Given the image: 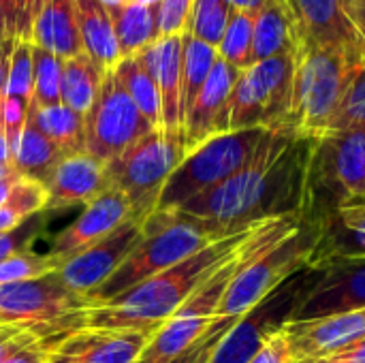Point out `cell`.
I'll return each mask as SVG.
<instances>
[{
    "label": "cell",
    "instance_id": "9",
    "mask_svg": "<svg viewBox=\"0 0 365 363\" xmlns=\"http://www.w3.org/2000/svg\"><path fill=\"white\" fill-rule=\"evenodd\" d=\"M265 133L267 128L261 126L229 131L190 148L167 180L156 210L178 208L231 178L252 158Z\"/></svg>",
    "mask_w": 365,
    "mask_h": 363
},
{
    "label": "cell",
    "instance_id": "26",
    "mask_svg": "<svg viewBox=\"0 0 365 363\" xmlns=\"http://www.w3.org/2000/svg\"><path fill=\"white\" fill-rule=\"evenodd\" d=\"M28 124L41 131L60 152L62 156L83 154L86 139H83V116L75 113L66 105L53 107H34L30 105Z\"/></svg>",
    "mask_w": 365,
    "mask_h": 363
},
{
    "label": "cell",
    "instance_id": "20",
    "mask_svg": "<svg viewBox=\"0 0 365 363\" xmlns=\"http://www.w3.org/2000/svg\"><path fill=\"white\" fill-rule=\"evenodd\" d=\"M47 188V205L45 214L60 212L73 205H88L107 193L109 178L105 163L92 158L90 154H73L64 156L49 180L45 182Z\"/></svg>",
    "mask_w": 365,
    "mask_h": 363
},
{
    "label": "cell",
    "instance_id": "49",
    "mask_svg": "<svg viewBox=\"0 0 365 363\" xmlns=\"http://www.w3.org/2000/svg\"><path fill=\"white\" fill-rule=\"evenodd\" d=\"M346 9L359 32L365 36V0H346Z\"/></svg>",
    "mask_w": 365,
    "mask_h": 363
},
{
    "label": "cell",
    "instance_id": "14",
    "mask_svg": "<svg viewBox=\"0 0 365 363\" xmlns=\"http://www.w3.org/2000/svg\"><path fill=\"white\" fill-rule=\"evenodd\" d=\"M141 237V223L130 218L105 240L66 259L60 265L58 276L73 293L88 297L94 289H98L107 278L115 274L126 257L137 248Z\"/></svg>",
    "mask_w": 365,
    "mask_h": 363
},
{
    "label": "cell",
    "instance_id": "8",
    "mask_svg": "<svg viewBox=\"0 0 365 363\" xmlns=\"http://www.w3.org/2000/svg\"><path fill=\"white\" fill-rule=\"evenodd\" d=\"M295 83V51L257 62L244 71L229 98V131H289Z\"/></svg>",
    "mask_w": 365,
    "mask_h": 363
},
{
    "label": "cell",
    "instance_id": "3",
    "mask_svg": "<svg viewBox=\"0 0 365 363\" xmlns=\"http://www.w3.org/2000/svg\"><path fill=\"white\" fill-rule=\"evenodd\" d=\"M310 257L312 252L297 242L295 218L272 214L252 235L244 261L225 291L216 321L237 323L248 317Z\"/></svg>",
    "mask_w": 365,
    "mask_h": 363
},
{
    "label": "cell",
    "instance_id": "39",
    "mask_svg": "<svg viewBox=\"0 0 365 363\" xmlns=\"http://www.w3.org/2000/svg\"><path fill=\"white\" fill-rule=\"evenodd\" d=\"M353 126H365V58L355 66L351 86H349L344 101L331 122L329 133L353 128Z\"/></svg>",
    "mask_w": 365,
    "mask_h": 363
},
{
    "label": "cell",
    "instance_id": "21",
    "mask_svg": "<svg viewBox=\"0 0 365 363\" xmlns=\"http://www.w3.org/2000/svg\"><path fill=\"white\" fill-rule=\"evenodd\" d=\"M329 180L342 195V203L365 197V126L334 131L317 141Z\"/></svg>",
    "mask_w": 365,
    "mask_h": 363
},
{
    "label": "cell",
    "instance_id": "53",
    "mask_svg": "<svg viewBox=\"0 0 365 363\" xmlns=\"http://www.w3.org/2000/svg\"><path fill=\"white\" fill-rule=\"evenodd\" d=\"M101 2H103L105 6H115V4H122L124 0H101Z\"/></svg>",
    "mask_w": 365,
    "mask_h": 363
},
{
    "label": "cell",
    "instance_id": "16",
    "mask_svg": "<svg viewBox=\"0 0 365 363\" xmlns=\"http://www.w3.org/2000/svg\"><path fill=\"white\" fill-rule=\"evenodd\" d=\"M150 334L83 327L58 338L47 349L45 363H137Z\"/></svg>",
    "mask_w": 365,
    "mask_h": 363
},
{
    "label": "cell",
    "instance_id": "34",
    "mask_svg": "<svg viewBox=\"0 0 365 363\" xmlns=\"http://www.w3.org/2000/svg\"><path fill=\"white\" fill-rule=\"evenodd\" d=\"M64 60L32 43V103L34 107L60 105V81Z\"/></svg>",
    "mask_w": 365,
    "mask_h": 363
},
{
    "label": "cell",
    "instance_id": "22",
    "mask_svg": "<svg viewBox=\"0 0 365 363\" xmlns=\"http://www.w3.org/2000/svg\"><path fill=\"white\" fill-rule=\"evenodd\" d=\"M75 15L83 53L105 73L113 71L122 56L107 6L101 0H75Z\"/></svg>",
    "mask_w": 365,
    "mask_h": 363
},
{
    "label": "cell",
    "instance_id": "29",
    "mask_svg": "<svg viewBox=\"0 0 365 363\" xmlns=\"http://www.w3.org/2000/svg\"><path fill=\"white\" fill-rule=\"evenodd\" d=\"M261 306L252 310L248 317H244L242 321H237L225 334L210 363H248L255 357V353L263 344L265 334L272 329L265 327V310Z\"/></svg>",
    "mask_w": 365,
    "mask_h": 363
},
{
    "label": "cell",
    "instance_id": "46",
    "mask_svg": "<svg viewBox=\"0 0 365 363\" xmlns=\"http://www.w3.org/2000/svg\"><path fill=\"white\" fill-rule=\"evenodd\" d=\"M47 359V344L41 340H34L15 353H11L2 363H45Z\"/></svg>",
    "mask_w": 365,
    "mask_h": 363
},
{
    "label": "cell",
    "instance_id": "52",
    "mask_svg": "<svg viewBox=\"0 0 365 363\" xmlns=\"http://www.w3.org/2000/svg\"><path fill=\"white\" fill-rule=\"evenodd\" d=\"M11 175H15V171H13V167H11V165H0V182H4V180H9Z\"/></svg>",
    "mask_w": 365,
    "mask_h": 363
},
{
    "label": "cell",
    "instance_id": "47",
    "mask_svg": "<svg viewBox=\"0 0 365 363\" xmlns=\"http://www.w3.org/2000/svg\"><path fill=\"white\" fill-rule=\"evenodd\" d=\"M323 362H331V363H365V340L331 355L329 359H323Z\"/></svg>",
    "mask_w": 365,
    "mask_h": 363
},
{
    "label": "cell",
    "instance_id": "4",
    "mask_svg": "<svg viewBox=\"0 0 365 363\" xmlns=\"http://www.w3.org/2000/svg\"><path fill=\"white\" fill-rule=\"evenodd\" d=\"M295 141L297 137L289 131H267L252 158L240 171L218 186L184 201L178 210L225 229H242L252 220L265 218L259 210Z\"/></svg>",
    "mask_w": 365,
    "mask_h": 363
},
{
    "label": "cell",
    "instance_id": "37",
    "mask_svg": "<svg viewBox=\"0 0 365 363\" xmlns=\"http://www.w3.org/2000/svg\"><path fill=\"white\" fill-rule=\"evenodd\" d=\"M49 0H0V32L9 41H32L34 24Z\"/></svg>",
    "mask_w": 365,
    "mask_h": 363
},
{
    "label": "cell",
    "instance_id": "1",
    "mask_svg": "<svg viewBox=\"0 0 365 363\" xmlns=\"http://www.w3.org/2000/svg\"><path fill=\"white\" fill-rule=\"evenodd\" d=\"M267 218V216H265ZM252 220L242 231L222 237L186 261L141 280L115 300L88 310V327L113 332H141L154 336L160 325L222 265L265 220Z\"/></svg>",
    "mask_w": 365,
    "mask_h": 363
},
{
    "label": "cell",
    "instance_id": "55",
    "mask_svg": "<svg viewBox=\"0 0 365 363\" xmlns=\"http://www.w3.org/2000/svg\"><path fill=\"white\" fill-rule=\"evenodd\" d=\"M0 41H2V32H0Z\"/></svg>",
    "mask_w": 365,
    "mask_h": 363
},
{
    "label": "cell",
    "instance_id": "33",
    "mask_svg": "<svg viewBox=\"0 0 365 363\" xmlns=\"http://www.w3.org/2000/svg\"><path fill=\"white\" fill-rule=\"evenodd\" d=\"M252 39H255V15L233 9L225 34L216 47L218 56L231 66H235L237 71H244L252 66Z\"/></svg>",
    "mask_w": 365,
    "mask_h": 363
},
{
    "label": "cell",
    "instance_id": "28",
    "mask_svg": "<svg viewBox=\"0 0 365 363\" xmlns=\"http://www.w3.org/2000/svg\"><path fill=\"white\" fill-rule=\"evenodd\" d=\"M105 71L90 60L86 53L64 60L62 81H60V101L79 116H86L96 101Z\"/></svg>",
    "mask_w": 365,
    "mask_h": 363
},
{
    "label": "cell",
    "instance_id": "35",
    "mask_svg": "<svg viewBox=\"0 0 365 363\" xmlns=\"http://www.w3.org/2000/svg\"><path fill=\"white\" fill-rule=\"evenodd\" d=\"M231 13L233 6L227 0H192L186 32L212 47H218Z\"/></svg>",
    "mask_w": 365,
    "mask_h": 363
},
{
    "label": "cell",
    "instance_id": "50",
    "mask_svg": "<svg viewBox=\"0 0 365 363\" xmlns=\"http://www.w3.org/2000/svg\"><path fill=\"white\" fill-rule=\"evenodd\" d=\"M235 11H244V13H252L257 15L261 11V6L267 2V0H227Z\"/></svg>",
    "mask_w": 365,
    "mask_h": 363
},
{
    "label": "cell",
    "instance_id": "56",
    "mask_svg": "<svg viewBox=\"0 0 365 363\" xmlns=\"http://www.w3.org/2000/svg\"><path fill=\"white\" fill-rule=\"evenodd\" d=\"M361 201H365V197H364V199H361Z\"/></svg>",
    "mask_w": 365,
    "mask_h": 363
},
{
    "label": "cell",
    "instance_id": "27",
    "mask_svg": "<svg viewBox=\"0 0 365 363\" xmlns=\"http://www.w3.org/2000/svg\"><path fill=\"white\" fill-rule=\"evenodd\" d=\"M62 152L34 126L26 122L17 143L11 150V167L21 178L36 180L45 184L58 163L62 160Z\"/></svg>",
    "mask_w": 365,
    "mask_h": 363
},
{
    "label": "cell",
    "instance_id": "5",
    "mask_svg": "<svg viewBox=\"0 0 365 363\" xmlns=\"http://www.w3.org/2000/svg\"><path fill=\"white\" fill-rule=\"evenodd\" d=\"M357 62L346 53L314 45L295 49V83L289 128L297 139L321 141L344 101Z\"/></svg>",
    "mask_w": 365,
    "mask_h": 363
},
{
    "label": "cell",
    "instance_id": "32",
    "mask_svg": "<svg viewBox=\"0 0 365 363\" xmlns=\"http://www.w3.org/2000/svg\"><path fill=\"white\" fill-rule=\"evenodd\" d=\"M47 205V188L45 184L30 180V178H19L6 201L0 205V233L11 231L26 223L28 218L43 214Z\"/></svg>",
    "mask_w": 365,
    "mask_h": 363
},
{
    "label": "cell",
    "instance_id": "42",
    "mask_svg": "<svg viewBox=\"0 0 365 363\" xmlns=\"http://www.w3.org/2000/svg\"><path fill=\"white\" fill-rule=\"evenodd\" d=\"M190 6H192V0H160L156 4L158 36L184 34L186 21L190 15Z\"/></svg>",
    "mask_w": 365,
    "mask_h": 363
},
{
    "label": "cell",
    "instance_id": "45",
    "mask_svg": "<svg viewBox=\"0 0 365 363\" xmlns=\"http://www.w3.org/2000/svg\"><path fill=\"white\" fill-rule=\"evenodd\" d=\"M34 340H38L34 334L19 332L15 327H0V363L4 362L11 353H15L17 349L26 347V344H30Z\"/></svg>",
    "mask_w": 365,
    "mask_h": 363
},
{
    "label": "cell",
    "instance_id": "51",
    "mask_svg": "<svg viewBox=\"0 0 365 363\" xmlns=\"http://www.w3.org/2000/svg\"><path fill=\"white\" fill-rule=\"evenodd\" d=\"M0 165H11V145L6 141L2 124H0Z\"/></svg>",
    "mask_w": 365,
    "mask_h": 363
},
{
    "label": "cell",
    "instance_id": "41",
    "mask_svg": "<svg viewBox=\"0 0 365 363\" xmlns=\"http://www.w3.org/2000/svg\"><path fill=\"white\" fill-rule=\"evenodd\" d=\"M340 225L351 237V250L342 257H365V201L340 205ZM334 259V257H329Z\"/></svg>",
    "mask_w": 365,
    "mask_h": 363
},
{
    "label": "cell",
    "instance_id": "11",
    "mask_svg": "<svg viewBox=\"0 0 365 363\" xmlns=\"http://www.w3.org/2000/svg\"><path fill=\"white\" fill-rule=\"evenodd\" d=\"M150 131H154L152 124L137 109L115 73L107 71L96 101L83 116L86 154L107 165Z\"/></svg>",
    "mask_w": 365,
    "mask_h": 363
},
{
    "label": "cell",
    "instance_id": "2",
    "mask_svg": "<svg viewBox=\"0 0 365 363\" xmlns=\"http://www.w3.org/2000/svg\"><path fill=\"white\" fill-rule=\"evenodd\" d=\"M242 229H225L210 220L190 216L178 208L154 210L141 223L143 237L137 248L115 270V274L107 278L98 289H94L86 300L90 308L107 304L141 280L186 261L210 244L229 237Z\"/></svg>",
    "mask_w": 365,
    "mask_h": 363
},
{
    "label": "cell",
    "instance_id": "12",
    "mask_svg": "<svg viewBox=\"0 0 365 363\" xmlns=\"http://www.w3.org/2000/svg\"><path fill=\"white\" fill-rule=\"evenodd\" d=\"M297 45L346 53L357 64L365 58V36L349 15L346 0H284Z\"/></svg>",
    "mask_w": 365,
    "mask_h": 363
},
{
    "label": "cell",
    "instance_id": "6",
    "mask_svg": "<svg viewBox=\"0 0 365 363\" xmlns=\"http://www.w3.org/2000/svg\"><path fill=\"white\" fill-rule=\"evenodd\" d=\"M90 304L56 274L0 287V327L34 334L47 349L62 336L88 327Z\"/></svg>",
    "mask_w": 365,
    "mask_h": 363
},
{
    "label": "cell",
    "instance_id": "10",
    "mask_svg": "<svg viewBox=\"0 0 365 363\" xmlns=\"http://www.w3.org/2000/svg\"><path fill=\"white\" fill-rule=\"evenodd\" d=\"M269 218V216H267ZM265 218V220H267ZM263 220V223H265ZM261 223V225H263ZM259 225V227H261ZM257 227V231H259ZM255 231V233H257ZM252 233V235H255ZM252 235L244 242V246L227 261L222 263L163 325L154 336L150 338L148 347L143 349L137 363H169L180 357L188 349H192L199 340H203L216 323V315L220 308V302L225 297V291L235 276L237 267L244 261L246 248L252 240Z\"/></svg>",
    "mask_w": 365,
    "mask_h": 363
},
{
    "label": "cell",
    "instance_id": "7",
    "mask_svg": "<svg viewBox=\"0 0 365 363\" xmlns=\"http://www.w3.org/2000/svg\"><path fill=\"white\" fill-rule=\"evenodd\" d=\"M184 156V135L154 128L105 165L109 186L126 195L137 223H143L156 210L167 180Z\"/></svg>",
    "mask_w": 365,
    "mask_h": 363
},
{
    "label": "cell",
    "instance_id": "23",
    "mask_svg": "<svg viewBox=\"0 0 365 363\" xmlns=\"http://www.w3.org/2000/svg\"><path fill=\"white\" fill-rule=\"evenodd\" d=\"M32 43L45 51L56 53L62 60L83 53L75 15V0H49L34 24Z\"/></svg>",
    "mask_w": 365,
    "mask_h": 363
},
{
    "label": "cell",
    "instance_id": "19",
    "mask_svg": "<svg viewBox=\"0 0 365 363\" xmlns=\"http://www.w3.org/2000/svg\"><path fill=\"white\" fill-rule=\"evenodd\" d=\"M154 79L163 105V131L184 135L182 116V34L158 36L135 53Z\"/></svg>",
    "mask_w": 365,
    "mask_h": 363
},
{
    "label": "cell",
    "instance_id": "15",
    "mask_svg": "<svg viewBox=\"0 0 365 363\" xmlns=\"http://www.w3.org/2000/svg\"><path fill=\"white\" fill-rule=\"evenodd\" d=\"M291 362L317 363L365 340V308L314 321H282Z\"/></svg>",
    "mask_w": 365,
    "mask_h": 363
},
{
    "label": "cell",
    "instance_id": "18",
    "mask_svg": "<svg viewBox=\"0 0 365 363\" xmlns=\"http://www.w3.org/2000/svg\"><path fill=\"white\" fill-rule=\"evenodd\" d=\"M237 77L240 71L218 56L203 90L184 118L186 152L214 135L229 133V98Z\"/></svg>",
    "mask_w": 365,
    "mask_h": 363
},
{
    "label": "cell",
    "instance_id": "40",
    "mask_svg": "<svg viewBox=\"0 0 365 363\" xmlns=\"http://www.w3.org/2000/svg\"><path fill=\"white\" fill-rule=\"evenodd\" d=\"M43 233H45V212L28 218L26 223H21L19 227H15L11 231H2L0 233V261L9 259L11 255H17V252L32 250V244Z\"/></svg>",
    "mask_w": 365,
    "mask_h": 363
},
{
    "label": "cell",
    "instance_id": "25",
    "mask_svg": "<svg viewBox=\"0 0 365 363\" xmlns=\"http://www.w3.org/2000/svg\"><path fill=\"white\" fill-rule=\"evenodd\" d=\"M115 32V41L120 47V56L128 58L145 49L158 39V19H156V4H130L122 2L115 6H107Z\"/></svg>",
    "mask_w": 365,
    "mask_h": 363
},
{
    "label": "cell",
    "instance_id": "13",
    "mask_svg": "<svg viewBox=\"0 0 365 363\" xmlns=\"http://www.w3.org/2000/svg\"><path fill=\"white\" fill-rule=\"evenodd\" d=\"M365 308V257H334L325 276L291 310L287 321H314Z\"/></svg>",
    "mask_w": 365,
    "mask_h": 363
},
{
    "label": "cell",
    "instance_id": "54",
    "mask_svg": "<svg viewBox=\"0 0 365 363\" xmlns=\"http://www.w3.org/2000/svg\"><path fill=\"white\" fill-rule=\"evenodd\" d=\"M317 363H331V362H317Z\"/></svg>",
    "mask_w": 365,
    "mask_h": 363
},
{
    "label": "cell",
    "instance_id": "24",
    "mask_svg": "<svg viewBox=\"0 0 365 363\" xmlns=\"http://www.w3.org/2000/svg\"><path fill=\"white\" fill-rule=\"evenodd\" d=\"M295 49L297 36L284 0H267L255 15L252 64Z\"/></svg>",
    "mask_w": 365,
    "mask_h": 363
},
{
    "label": "cell",
    "instance_id": "38",
    "mask_svg": "<svg viewBox=\"0 0 365 363\" xmlns=\"http://www.w3.org/2000/svg\"><path fill=\"white\" fill-rule=\"evenodd\" d=\"M2 96L19 98L26 105L32 103V41H15Z\"/></svg>",
    "mask_w": 365,
    "mask_h": 363
},
{
    "label": "cell",
    "instance_id": "44",
    "mask_svg": "<svg viewBox=\"0 0 365 363\" xmlns=\"http://www.w3.org/2000/svg\"><path fill=\"white\" fill-rule=\"evenodd\" d=\"M233 325H235V323H231V321H216V323H214V329H212L203 340H199L192 349H188L186 353H182L180 357L171 359L169 363H210L214 351H216V347H218V342L225 338V334H227Z\"/></svg>",
    "mask_w": 365,
    "mask_h": 363
},
{
    "label": "cell",
    "instance_id": "30",
    "mask_svg": "<svg viewBox=\"0 0 365 363\" xmlns=\"http://www.w3.org/2000/svg\"><path fill=\"white\" fill-rule=\"evenodd\" d=\"M218 60V49L195 39L192 34H182V116L190 111L199 92L203 90L214 64Z\"/></svg>",
    "mask_w": 365,
    "mask_h": 363
},
{
    "label": "cell",
    "instance_id": "36",
    "mask_svg": "<svg viewBox=\"0 0 365 363\" xmlns=\"http://www.w3.org/2000/svg\"><path fill=\"white\" fill-rule=\"evenodd\" d=\"M62 261L56 259L51 252H34L24 250L17 255H11L9 259L0 261V287L15 285L24 280H36L47 274H56L60 270Z\"/></svg>",
    "mask_w": 365,
    "mask_h": 363
},
{
    "label": "cell",
    "instance_id": "43",
    "mask_svg": "<svg viewBox=\"0 0 365 363\" xmlns=\"http://www.w3.org/2000/svg\"><path fill=\"white\" fill-rule=\"evenodd\" d=\"M248 363H293L291 362L289 336H287L282 323L278 327H272L265 334L263 344L259 347V351L255 353V357Z\"/></svg>",
    "mask_w": 365,
    "mask_h": 363
},
{
    "label": "cell",
    "instance_id": "17",
    "mask_svg": "<svg viewBox=\"0 0 365 363\" xmlns=\"http://www.w3.org/2000/svg\"><path fill=\"white\" fill-rule=\"evenodd\" d=\"M130 218H133V208L126 195L115 188H109L98 199L83 205V212L68 227H64L51 237L49 252L64 263L77 252L111 235Z\"/></svg>",
    "mask_w": 365,
    "mask_h": 363
},
{
    "label": "cell",
    "instance_id": "48",
    "mask_svg": "<svg viewBox=\"0 0 365 363\" xmlns=\"http://www.w3.org/2000/svg\"><path fill=\"white\" fill-rule=\"evenodd\" d=\"M15 41L2 39L0 41V98L6 88V77H9V64H11V53H13Z\"/></svg>",
    "mask_w": 365,
    "mask_h": 363
},
{
    "label": "cell",
    "instance_id": "31",
    "mask_svg": "<svg viewBox=\"0 0 365 363\" xmlns=\"http://www.w3.org/2000/svg\"><path fill=\"white\" fill-rule=\"evenodd\" d=\"M113 73L124 86V90L128 92V96L133 98V103L137 105V109L143 113V118L152 124V128H163L160 94L154 79L141 64V60L137 56L122 58L113 68Z\"/></svg>",
    "mask_w": 365,
    "mask_h": 363
}]
</instances>
